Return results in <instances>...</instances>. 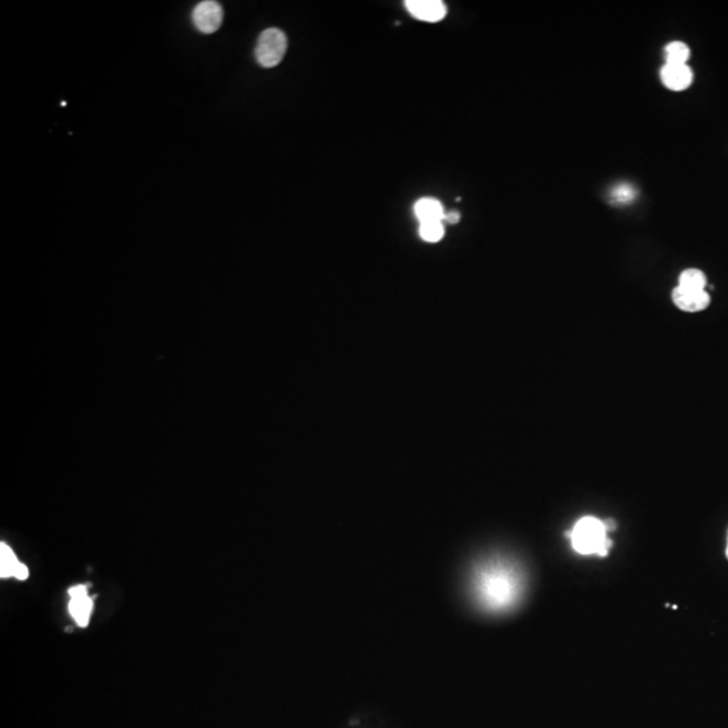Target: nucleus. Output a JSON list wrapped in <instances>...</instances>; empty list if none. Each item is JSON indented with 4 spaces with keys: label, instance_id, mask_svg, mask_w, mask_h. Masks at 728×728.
<instances>
[{
    "label": "nucleus",
    "instance_id": "f257e3e1",
    "mask_svg": "<svg viewBox=\"0 0 728 728\" xmlns=\"http://www.w3.org/2000/svg\"><path fill=\"white\" fill-rule=\"evenodd\" d=\"M476 597L484 609L505 611L515 604L520 594L517 572L503 563L483 565L474 579Z\"/></svg>",
    "mask_w": 728,
    "mask_h": 728
},
{
    "label": "nucleus",
    "instance_id": "f03ea898",
    "mask_svg": "<svg viewBox=\"0 0 728 728\" xmlns=\"http://www.w3.org/2000/svg\"><path fill=\"white\" fill-rule=\"evenodd\" d=\"M571 544L580 554H596L600 557H606L612 545L603 520L595 517H584L578 520L571 532Z\"/></svg>",
    "mask_w": 728,
    "mask_h": 728
},
{
    "label": "nucleus",
    "instance_id": "7ed1b4c3",
    "mask_svg": "<svg viewBox=\"0 0 728 728\" xmlns=\"http://www.w3.org/2000/svg\"><path fill=\"white\" fill-rule=\"evenodd\" d=\"M286 49V34L277 28H270L263 31L258 38L255 47V59L263 68H274L282 61Z\"/></svg>",
    "mask_w": 728,
    "mask_h": 728
},
{
    "label": "nucleus",
    "instance_id": "20e7f679",
    "mask_svg": "<svg viewBox=\"0 0 728 728\" xmlns=\"http://www.w3.org/2000/svg\"><path fill=\"white\" fill-rule=\"evenodd\" d=\"M223 7L213 0L198 3L192 13L194 28L204 34L219 30L223 23Z\"/></svg>",
    "mask_w": 728,
    "mask_h": 728
},
{
    "label": "nucleus",
    "instance_id": "39448f33",
    "mask_svg": "<svg viewBox=\"0 0 728 728\" xmlns=\"http://www.w3.org/2000/svg\"><path fill=\"white\" fill-rule=\"evenodd\" d=\"M69 612L76 623L80 627H87L90 623V614L93 609V600L88 596L85 585H75L69 590Z\"/></svg>",
    "mask_w": 728,
    "mask_h": 728
},
{
    "label": "nucleus",
    "instance_id": "423d86ee",
    "mask_svg": "<svg viewBox=\"0 0 728 728\" xmlns=\"http://www.w3.org/2000/svg\"><path fill=\"white\" fill-rule=\"evenodd\" d=\"M405 7L410 16L424 22H440L446 16V6L441 0H407Z\"/></svg>",
    "mask_w": 728,
    "mask_h": 728
},
{
    "label": "nucleus",
    "instance_id": "0eeeda50",
    "mask_svg": "<svg viewBox=\"0 0 728 728\" xmlns=\"http://www.w3.org/2000/svg\"><path fill=\"white\" fill-rule=\"evenodd\" d=\"M672 299L680 311L688 313L701 312L711 302L710 294L705 290H688L680 286L674 287Z\"/></svg>",
    "mask_w": 728,
    "mask_h": 728
},
{
    "label": "nucleus",
    "instance_id": "6e6552de",
    "mask_svg": "<svg viewBox=\"0 0 728 728\" xmlns=\"http://www.w3.org/2000/svg\"><path fill=\"white\" fill-rule=\"evenodd\" d=\"M661 80L668 90L681 92L691 87L693 73L688 65L665 64L661 69Z\"/></svg>",
    "mask_w": 728,
    "mask_h": 728
},
{
    "label": "nucleus",
    "instance_id": "1a4fd4ad",
    "mask_svg": "<svg viewBox=\"0 0 728 728\" xmlns=\"http://www.w3.org/2000/svg\"><path fill=\"white\" fill-rule=\"evenodd\" d=\"M414 215L419 223H428V222H441L444 220L446 210L443 208V204L431 197H425L418 200L414 205Z\"/></svg>",
    "mask_w": 728,
    "mask_h": 728
},
{
    "label": "nucleus",
    "instance_id": "9d476101",
    "mask_svg": "<svg viewBox=\"0 0 728 728\" xmlns=\"http://www.w3.org/2000/svg\"><path fill=\"white\" fill-rule=\"evenodd\" d=\"M679 286L688 290H705L707 277L698 268H686L679 278Z\"/></svg>",
    "mask_w": 728,
    "mask_h": 728
},
{
    "label": "nucleus",
    "instance_id": "9b49d317",
    "mask_svg": "<svg viewBox=\"0 0 728 728\" xmlns=\"http://www.w3.org/2000/svg\"><path fill=\"white\" fill-rule=\"evenodd\" d=\"M689 57H691V49L681 41H673L665 47L667 64L686 65Z\"/></svg>",
    "mask_w": 728,
    "mask_h": 728
},
{
    "label": "nucleus",
    "instance_id": "f8f14e48",
    "mask_svg": "<svg viewBox=\"0 0 728 728\" xmlns=\"http://www.w3.org/2000/svg\"><path fill=\"white\" fill-rule=\"evenodd\" d=\"M19 564L20 563L16 560L14 551L10 549L8 545L1 542L0 544V576L3 579L16 576V569Z\"/></svg>",
    "mask_w": 728,
    "mask_h": 728
},
{
    "label": "nucleus",
    "instance_id": "ddd939ff",
    "mask_svg": "<svg viewBox=\"0 0 728 728\" xmlns=\"http://www.w3.org/2000/svg\"><path fill=\"white\" fill-rule=\"evenodd\" d=\"M419 237L425 241L436 243L444 237V225L441 222H428L419 224Z\"/></svg>",
    "mask_w": 728,
    "mask_h": 728
},
{
    "label": "nucleus",
    "instance_id": "4468645a",
    "mask_svg": "<svg viewBox=\"0 0 728 728\" xmlns=\"http://www.w3.org/2000/svg\"><path fill=\"white\" fill-rule=\"evenodd\" d=\"M635 198V191L628 184H621L615 186L611 192V200L615 204H628Z\"/></svg>",
    "mask_w": 728,
    "mask_h": 728
},
{
    "label": "nucleus",
    "instance_id": "2eb2a0df",
    "mask_svg": "<svg viewBox=\"0 0 728 728\" xmlns=\"http://www.w3.org/2000/svg\"><path fill=\"white\" fill-rule=\"evenodd\" d=\"M459 220H460V213H459V212H456V210H450V212H448V213L446 212V215H444V220H443V222H446V223L449 224H456L459 223Z\"/></svg>",
    "mask_w": 728,
    "mask_h": 728
},
{
    "label": "nucleus",
    "instance_id": "dca6fc26",
    "mask_svg": "<svg viewBox=\"0 0 728 728\" xmlns=\"http://www.w3.org/2000/svg\"><path fill=\"white\" fill-rule=\"evenodd\" d=\"M14 578H16L18 580L28 579V578H29V569H28V566H26V565L19 564L18 569H16V576H14Z\"/></svg>",
    "mask_w": 728,
    "mask_h": 728
},
{
    "label": "nucleus",
    "instance_id": "f3484780",
    "mask_svg": "<svg viewBox=\"0 0 728 728\" xmlns=\"http://www.w3.org/2000/svg\"><path fill=\"white\" fill-rule=\"evenodd\" d=\"M727 559H728V542H727Z\"/></svg>",
    "mask_w": 728,
    "mask_h": 728
}]
</instances>
